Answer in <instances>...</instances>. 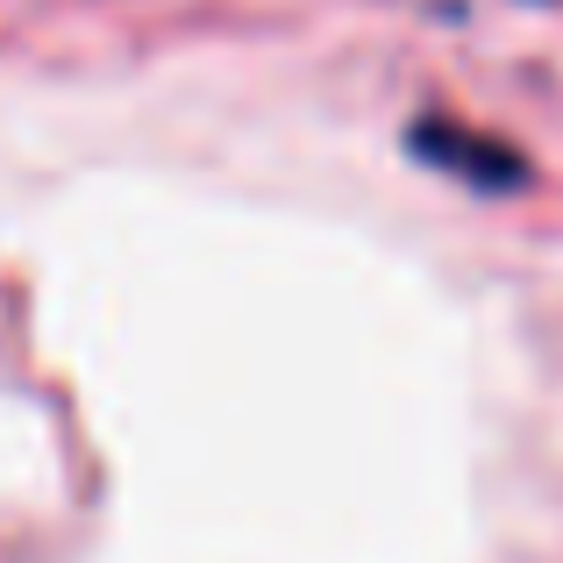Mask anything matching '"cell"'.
I'll use <instances>...</instances> for the list:
<instances>
[{
    "label": "cell",
    "instance_id": "6da1fadb",
    "mask_svg": "<svg viewBox=\"0 0 563 563\" xmlns=\"http://www.w3.org/2000/svg\"><path fill=\"white\" fill-rule=\"evenodd\" d=\"M413 157H428V165H442L450 179L485 186V192H514L528 179V165H521L514 143L485 136V129L456 122V114H421V122H413Z\"/></svg>",
    "mask_w": 563,
    "mask_h": 563
}]
</instances>
